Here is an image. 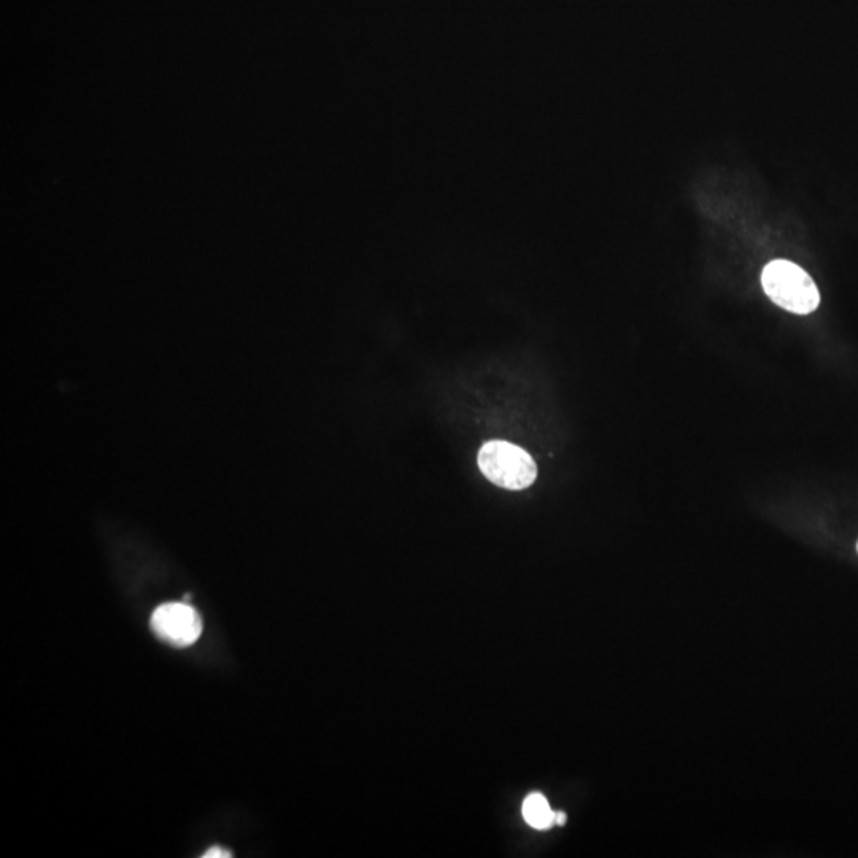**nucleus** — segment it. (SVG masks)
I'll return each mask as SVG.
<instances>
[{
    "mask_svg": "<svg viewBox=\"0 0 858 858\" xmlns=\"http://www.w3.org/2000/svg\"><path fill=\"white\" fill-rule=\"evenodd\" d=\"M766 296L792 314L808 315L819 307L820 293L808 272L795 263L776 259L762 272Z\"/></svg>",
    "mask_w": 858,
    "mask_h": 858,
    "instance_id": "f257e3e1",
    "label": "nucleus"
},
{
    "mask_svg": "<svg viewBox=\"0 0 858 858\" xmlns=\"http://www.w3.org/2000/svg\"><path fill=\"white\" fill-rule=\"evenodd\" d=\"M477 463L491 484L507 490L528 488L538 476V468L530 453L511 442H487L480 449Z\"/></svg>",
    "mask_w": 858,
    "mask_h": 858,
    "instance_id": "f03ea898",
    "label": "nucleus"
},
{
    "mask_svg": "<svg viewBox=\"0 0 858 858\" xmlns=\"http://www.w3.org/2000/svg\"><path fill=\"white\" fill-rule=\"evenodd\" d=\"M151 628L161 641L174 647H190L202 633V622L193 606L183 603H166L151 615Z\"/></svg>",
    "mask_w": 858,
    "mask_h": 858,
    "instance_id": "7ed1b4c3",
    "label": "nucleus"
},
{
    "mask_svg": "<svg viewBox=\"0 0 858 858\" xmlns=\"http://www.w3.org/2000/svg\"><path fill=\"white\" fill-rule=\"evenodd\" d=\"M523 819L536 830H550L555 825V812L542 793H531L523 801Z\"/></svg>",
    "mask_w": 858,
    "mask_h": 858,
    "instance_id": "20e7f679",
    "label": "nucleus"
},
{
    "mask_svg": "<svg viewBox=\"0 0 858 858\" xmlns=\"http://www.w3.org/2000/svg\"><path fill=\"white\" fill-rule=\"evenodd\" d=\"M204 858H229L232 857L231 852L221 849V847H212L209 851L202 855Z\"/></svg>",
    "mask_w": 858,
    "mask_h": 858,
    "instance_id": "39448f33",
    "label": "nucleus"
},
{
    "mask_svg": "<svg viewBox=\"0 0 858 858\" xmlns=\"http://www.w3.org/2000/svg\"><path fill=\"white\" fill-rule=\"evenodd\" d=\"M566 820H568V817H566L565 812H555V824L563 827L566 824Z\"/></svg>",
    "mask_w": 858,
    "mask_h": 858,
    "instance_id": "423d86ee",
    "label": "nucleus"
},
{
    "mask_svg": "<svg viewBox=\"0 0 858 858\" xmlns=\"http://www.w3.org/2000/svg\"><path fill=\"white\" fill-rule=\"evenodd\" d=\"M857 550H858V544H857Z\"/></svg>",
    "mask_w": 858,
    "mask_h": 858,
    "instance_id": "0eeeda50",
    "label": "nucleus"
}]
</instances>
